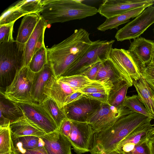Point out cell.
I'll use <instances>...</instances> for the list:
<instances>
[{"instance_id": "cell-39", "label": "cell", "mask_w": 154, "mask_h": 154, "mask_svg": "<svg viewBox=\"0 0 154 154\" xmlns=\"http://www.w3.org/2000/svg\"><path fill=\"white\" fill-rule=\"evenodd\" d=\"M101 62H99L96 63L88 68L80 74L86 76L91 80L95 81Z\"/></svg>"}, {"instance_id": "cell-50", "label": "cell", "mask_w": 154, "mask_h": 154, "mask_svg": "<svg viewBox=\"0 0 154 154\" xmlns=\"http://www.w3.org/2000/svg\"></svg>"}, {"instance_id": "cell-14", "label": "cell", "mask_w": 154, "mask_h": 154, "mask_svg": "<svg viewBox=\"0 0 154 154\" xmlns=\"http://www.w3.org/2000/svg\"><path fill=\"white\" fill-rule=\"evenodd\" d=\"M149 122L135 129L117 145L116 150L121 154H125L131 151L139 143L149 139L152 136L154 125Z\"/></svg>"}, {"instance_id": "cell-11", "label": "cell", "mask_w": 154, "mask_h": 154, "mask_svg": "<svg viewBox=\"0 0 154 154\" xmlns=\"http://www.w3.org/2000/svg\"><path fill=\"white\" fill-rule=\"evenodd\" d=\"M154 4V0H103L98 9V13L109 18L135 8H147Z\"/></svg>"}, {"instance_id": "cell-15", "label": "cell", "mask_w": 154, "mask_h": 154, "mask_svg": "<svg viewBox=\"0 0 154 154\" xmlns=\"http://www.w3.org/2000/svg\"><path fill=\"white\" fill-rule=\"evenodd\" d=\"M48 154H72L71 144L59 130L40 137Z\"/></svg>"}, {"instance_id": "cell-29", "label": "cell", "mask_w": 154, "mask_h": 154, "mask_svg": "<svg viewBox=\"0 0 154 154\" xmlns=\"http://www.w3.org/2000/svg\"><path fill=\"white\" fill-rule=\"evenodd\" d=\"M46 48L44 44L32 56L28 67L32 72L40 71L48 63Z\"/></svg>"}, {"instance_id": "cell-31", "label": "cell", "mask_w": 154, "mask_h": 154, "mask_svg": "<svg viewBox=\"0 0 154 154\" xmlns=\"http://www.w3.org/2000/svg\"><path fill=\"white\" fill-rule=\"evenodd\" d=\"M124 106L132 112L140 113L154 119V116L148 112L140 100L137 95L126 96Z\"/></svg>"}, {"instance_id": "cell-48", "label": "cell", "mask_w": 154, "mask_h": 154, "mask_svg": "<svg viewBox=\"0 0 154 154\" xmlns=\"http://www.w3.org/2000/svg\"><path fill=\"white\" fill-rule=\"evenodd\" d=\"M152 135L154 137V131H153L152 134Z\"/></svg>"}, {"instance_id": "cell-44", "label": "cell", "mask_w": 154, "mask_h": 154, "mask_svg": "<svg viewBox=\"0 0 154 154\" xmlns=\"http://www.w3.org/2000/svg\"><path fill=\"white\" fill-rule=\"evenodd\" d=\"M148 143L150 154H154V137L152 135L149 140Z\"/></svg>"}, {"instance_id": "cell-24", "label": "cell", "mask_w": 154, "mask_h": 154, "mask_svg": "<svg viewBox=\"0 0 154 154\" xmlns=\"http://www.w3.org/2000/svg\"><path fill=\"white\" fill-rule=\"evenodd\" d=\"M132 80L140 100L148 112L154 116V91L142 76L138 80Z\"/></svg>"}, {"instance_id": "cell-28", "label": "cell", "mask_w": 154, "mask_h": 154, "mask_svg": "<svg viewBox=\"0 0 154 154\" xmlns=\"http://www.w3.org/2000/svg\"><path fill=\"white\" fill-rule=\"evenodd\" d=\"M12 140L14 149L18 151L33 149L43 146L41 139L33 136H23Z\"/></svg>"}, {"instance_id": "cell-37", "label": "cell", "mask_w": 154, "mask_h": 154, "mask_svg": "<svg viewBox=\"0 0 154 154\" xmlns=\"http://www.w3.org/2000/svg\"><path fill=\"white\" fill-rule=\"evenodd\" d=\"M142 76L154 91V63L150 62L141 68Z\"/></svg>"}, {"instance_id": "cell-4", "label": "cell", "mask_w": 154, "mask_h": 154, "mask_svg": "<svg viewBox=\"0 0 154 154\" xmlns=\"http://www.w3.org/2000/svg\"><path fill=\"white\" fill-rule=\"evenodd\" d=\"M24 51L15 40L0 44V92H4L23 66Z\"/></svg>"}, {"instance_id": "cell-22", "label": "cell", "mask_w": 154, "mask_h": 154, "mask_svg": "<svg viewBox=\"0 0 154 154\" xmlns=\"http://www.w3.org/2000/svg\"><path fill=\"white\" fill-rule=\"evenodd\" d=\"M12 139L26 136L40 137L46 134L23 116L10 125Z\"/></svg>"}, {"instance_id": "cell-23", "label": "cell", "mask_w": 154, "mask_h": 154, "mask_svg": "<svg viewBox=\"0 0 154 154\" xmlns=\"http://www.w3.org/2000/svg\"><path fill=\"white\" fill-rule=\"evenodd\" d=\"M0 127L10 126L11 123L24 116L22 111L14 102L0 93Z\"/></svg>"}, {"instance_id": "cell-27", "label": "cell", "mask_w": 154, "mask_h": 154, "mask_svg": "<svg viewBox=\"0 0 154 154\" xmlns=\"http://www.w3.org/2000/svg\"><path fill=\"white\" fill-rule=\"evenodd\" d=\"M42 104L54 120L58 130H59L63 122L67 118L63 108H60L55 101L49 97Z\"/></svg>"}, {"instance_id": "cell-21", "label": "cell", "mask_w": 154, "mask_h": 154, "mask_svg": "<svg viewBox=\"0 0 154 154\" xmlns=\"http://www.w3.org/2000/svg\"><path fill=\"white\" fill-rule=\"evenodd\" d=\"M41 18L40 14L33 13L23 16L18 30L15 41L18 46L24 49L25 45Z\"/></svg>"}, {"instance_id": "cell-41", "label": "cell", "mask_w": 154, "mask_h": 154, "mask_svg": "<svg viewBox=\"0 0 154 154\" xmlns=\"http://www.w3.org/2000/svg\"><path fill=\"white\" fill-rule=\"evenodd\" d=\"M71 128V121L66 118L63 122L59 130L68 139L70 135Z\"/></svg>"}, {"instance_id": "cell-49", "label": "cell", "mask_w": 154, "mask_h": 154, "mask_svg": "<svg viewBox=\"0 0 154 154\" xmlns=\"http://www.w3.org/2000/svg\"><path fill=\"white\" fill-rule=\"evenodd\" d=\"M153 32H154V28L153 29Z\"/></svg>"}, {"instance_id": "cell-35", "label": "cell", "mask_w": 154, "mask_h": 154, "mask_svg": "<svg viewBox=\"0 0 154 154\" xmlns=\"http://www.w3.org/2000/svg\"><path fill=\"white\" fill-rule=\"evenodd\" d=\"M111 89L102 83L96 81L90 85L78 91L84 94L101 93L109 95Z\"/></svg>"}, {"instance_id": "cell-1", "label": "cell", "mask_w": 154, "mask_h": 154, "mask_svg": "<svg viewBox=\"0 0 154 154\" xmlns=\"http://www.w3.org/2000/svg\"><path fill=\"white\" fill-rule=\"evenodd\" d=\"M93 42L88 32L81 28L75 30L72 34L60 43L47 48L48 63L54 76L58 79L75 63Z\"/></svg>"}, {"instance_id": "cell-40", "label": "cell", "mask_w": 154, "mask_h": 154, "mask_svg": "<svg viewBox=\"0 0 154 154\" xmlns=\"http://www.w3.org/2000/svg\"><path fill=\"white\" fill-rule=\"evenodd\" d=\"M13 154H48L43 146L29 150L18 151L14 150Z\"/></svg>"}, {"instance_id": "cell-43", "label": "cell", "mask_w": 154, "mask_h": 154, "mask_svg": "<svg viewBox=\"0 0 154 154\" xmlns=\"http://www.w3.org/2000/svg\"><path fill=\"white\" fill-rule=\"evenodd\" d=\"M85 95L81 92L78 91H76L67 97L65 100L64 106L78 100Z\"/></svg>"}, {"instance_id": "cell-30", "label": "cell", "mask_w": 154, "mask_h": 154, "mask_svg": "<svg viewBox=\"0 0 154 154\" xmlns=\"http://www.w3.org/2000/svg\"><path fill=\"white\" fill-rule=\"evenodd\" d=\"M58 79L66 83L76 91L88 86L96 81L91 80L82 74L61 77Z\"/></svg>"}, {"instance_id": "cell-12", "label": "cell", "mask_w": 154, "mask_h": 154, "mask_svg": "<svg viewBox=\"0 0 154 154\" xmlns=\"http://www.w3.org/2000/svg\"><path fill=\"white\" fill-rule=\"evenodd\" d=\"M71 122V131L68 139L74 151L77 154L90 152L94 133L93 129L86 122Z\"/></svg>"}, {"instance_id": "cell-20", "label": "cell", "mask_w": 154, "mask_h": 154, "mask_svg": "<svg viewBox=\"0 0 154 154\" xmlns=\"http://www.w3.org/2000/svg\"><path fill=\"white\" fill-rule=\"evenodd\" d=\"M53 75L54 72L48 63L40 71L35 73L31 89V95L34 102L41 103L48 97L44 94V88Z\"/></svg>"}, {"instance_id": "cell-7", "label": "cell", "mask_w": 154, "mask_h": 154, "mask_svg": "<svg viewBox=\"0 0 154 154\" xmlns=\"http://www.w3.org/2000/svg\"><path fill=\"white\" fill-rule=\"evenodd\" d=\"M131 112L125 107L118 108L108 103H101L88 117L86 122L91 126L94 133L112 126L121 117Z\"/></svg>"}, {"instance_id": "cell-46", "label": "cell", "mask_w": 154, "mask_h": 154, "mask_svg": "<svg viewBox=\"0 0 154 154\" xmlns=\"http://www.w3.org/2000/svg\"><path fill=\"white\" fill-rule=\"evenodd\" d=\"M151 62L154 63V49L152 53Z\"/></svg>"}, {"instance_id": "cell-3", "label": "cell", "mask_w": 154, "mask_h": 154, "mask_svg": "<svg viewBox=\"0 0 154 154\" xmlns=\"http://www.w3.org/2000/svg\"><path fill=\"white\" fill-rule=\"evenodd\" d=\"M40 14L47 24L81 20L96 14V7L74 0H42Z\"/></svg>"}, {"instance_id": "cell-16", "label": "cell", "mask_w": 154, "mask_h": 154, "mask_svg": "<svg viewBox=\"0 0 154 154\" xmlns=\"http://www.w3.org/2000/svg\"><path fill=\"white\" fill-rule=\"evenodd\" d=\"M154 49L153 41L139 37L134 39L128 50L142 68L151 62Z\"/></svg>"}, {"instance_id": "cell-32", "label": "cell", "mask_w": 154, "mask_h": 154, "mask_svg": "<svg viewBox=\"0 0 154 154\" xmlns=\"http://www.w3.org/2000/svg\"><path fill=\"white\" fill-rule=\"evenodd\" d=\"M14 149L10 126L0 127V153H12Z\"/></svg>"}, {"instance_id": "cell-18", "label": "cell", "mask_w": 154, "mask_h": 154, "mask_svg": "<svg viewBox=\"0 0 154 154\" xmlns=\"http://www.w3.org/2000/svg\"><path fill=\"white\" fill-rule=\"evenodd\" d=\"M48 25L41 17L26 43L23 54V66L28 67L35 53L44 44V33Z\"/></svg>"}, {"instance_id": "cell-13", "label": "cell", "mask_w": 154, "mask_h": 154, "mask_svg": "<svg viewBox=\"0 0 154 154\" xmlns=\"http://www.w3.org/2000/svg\"><path fill=\"white\" fill-rule=\"evenodd\" d=\"M101 103L85 95L78 100L64 106V112L69 119L86 122L89 116L96 110Z\"/></svg>"}, {"instance_id": "cell-17", "label": "cell", "mask_w": 154, "mask_h": 154, "mask_svg": "<svg viewBox=\"0 0 154 154\" xmlns=\"http://www.w3.org/2000/svg\"><path fill=\"white\" fill-rule=\"evenodd\" d=\"M76 91L53 75L45 86L44 94L54 100L59 107L62 109L67 97Z\"/></svg>"}, {"instance_id": "cell-5", "label": "cell", "mask_w": 154, "mask_h": 154, "mask_svg": "<svg viewBox=\"0 0 154 154\" xmlns=\"http://www.w3.org/2000/svg\"><path fill=\"white\" fill-rule=\"evenodd\" d=\"M115 42L113 40L110 41L98 40L93 41L92 44L79 60L69 68L61 77L81 74L96 63L103 62L109 58L110 54Z\"/></svg>"}, {"instance_id": "cell-36", "label": "cell", "mask_w": 154, "mask_h": 154, "mask_svg": "<svg viewBox=\"0 0 154 154\" xmlns=\"http://www.w3.org/2000/svg\"><path fill=\"white\" fill-rule=\"evenodd\" d=\"M14 23V22L0 25V44L15 41L13 36Z\"/></svg>"}, {"instance_id": "cell-33", "label": "cell", "mask_w": 154, "mask_h": 154, "mask_svg": "<svg viewBox=\"0 0 154 154\" xmlns=\"http://www.w3.org/2000/svg\"><path fill=\"white\" fill-rule=\"evenodd\" d=\"M26 15L15 5L11 6L1 14L0 17V25L15 23L19 18Z\"/></svg>"}, {"instance_id": "cell-8", "label": "cell", "mask_w": 154, "mask_h": 154, "mask_svg": "<svg viewBox=\"0 0 154 154\" xmlns=\"http://www.w3.org/2000/svg\"><path fill=\"white\" fill-rule=\"evenodd\" d=\"M14 103L28 120L46 134L58 129L54 120L44 108L42 103L35 102Z\"/></svg>"}, {"instance_id": "cell-26", "label": "cell", "mask_w": 154, "mask_h": 154, "mask_svg": "<svg viewBox=\"0 0 154 154\" xmlns=\"http://www.w3.org/2000/svg\"><path fill=\"white\" fill-rule=\"evenodd\" d=\"M129 87L128 84L125 81L115 85L109 92L108 103L118 108L125 107L124 104L127 91Z\"/></svg>"}, {"instance_id": "cell-34", "label": "cell", "mask_w": 154, "mask_h": 154, "mask_svg": "<svg viewBox=\"0 0 154 154\" xmlns=\"http://www.w3.org/2000/svg\"><path fill=\"white\" fill-rule=\"evenodd\" d=\"M15 5L26 15L33 13L40 14L42 10V0L20 1Z\"/></svg>"}, {"instance_id": "cell-42", "label": "cell", "mask_w": 154, "mask_h": 154, "mask_svg": "<svg viewBox=\"0 0 154 154\" xmlns=\"http://www.w3.org/2000/svg\"><path fill=\"white\" fill-rule=\"evenodd\" d=\"M89 97L98 101L101 103H108L109 95L107 94L97 93L84 94Z\"/></svg>"}, {"instance_id": "cell-2", "label": "cell", "mask_w": 154, "mask_h": 154, "mask_svg": "<svg viewBox=\"0 0 154 154\" xmlns=\"http://www.w3.org/2000/svg\"><path fill=\"white\" fill-rule=\"evenodd\" d=\"M152 119L133 112L122 116L112 126L94 133L91 154H105L115 150L119 143L126 136Z\"/></svg>"}, {"instance_id": "cell-9", "label": "cell", "mask_w": 154, "mask_h": 154, "mask_svg": "<svg viewBox=\"0 0 154 154\" xmlns=\"http://www.w3.org/2000/svg\"><path fill=\"white\" fill-rule=\"evenodd\" d=\"M109 58L126 79L130 87L133 85L132 79L137 80L141 78V66L128 50L112 48Z\"/></svg>"}, {"instance_id": "cell-45", "label": "cell", "mask_w": 154, "mask_h": 154, "mask_svg": "<svg viewBox=\"0 0 154 154\" xmlns=\"http://www.w3.org/2000/svg\"><path fill=\"white\" fill-rule=\"evenodd\" d=\"M121 154L120 153H119L118 152H117L116 150H115L109 152L105 153V154Z\"/></svg>"}, {"instance_id": "cell-6", "label": "cell", "mask_w": 154, "mask_h": 154, "mask_svg": "<svg viewBox=\"0 0 154 154\" xmlns=\"http://www.w3.org/2000/svg\"><path fill=\"white\" fill-rule=\"evenodd\" d=\"M35 73L28 67H23L4 92L0 93L14 102H34L31 95V89Z\"/></svg>"}, {"instance_id": "cell-47", "label": "cell", "mask_w": 154, "mask_h": 154, "mask_svg": "<svg viewBox=\"0 0 154 154\" xmlns=\"http://www.w3.org/2000/svg\"><path fill=\"white\" fill-rule=\"evenodd\" d=\"M0 154H13V152H12V153H0Z\"/></svg>"}, {"instance_id": "cell-25", "label": "cell", "mask_w": 154, "mask_h": 154, "mask_svg": "<svg viewBox=\"0 0 154 154\" xmlns=\"http://www.w3.org/2000/svg\"><path fill=\"white\" fill-rule=\"evenodd\" d=\"M146 8L147 7H143L135 8L122 14L106 18L105 21L99 26L97 29L101 31L113 29H117L119 26L129 22L131 18L136 17Z\"/></svg>"}, {"instance_id": "cell-19", "label": "cell", "mask_w": 154, "mask_h": 154, "mask_svg": "<svg viewBox=\"0 0 154 154\" xmlns=\"http://www.w3.org/2000/svg\"><path fill=\"white\" fill-rule=\"evenodd\" d=\"M95 81L102 83L111 89L123 81L128 83L109 58L101 62Z\"/></svg>"}, {"instance_id": "cell-38", "label": "cell", "mask_w": 154, "mask_h": 154, "mask_svg": "<svg viewBox=\"0 0 154 154\" xmlns=\"http://www.w3.org/2000/svg\"><path fill=\"white\" fill-rule=\"evenodd\" d=\"M149 139L139 143L131 151L125 154H150L148 143Z\"/></svg>"}, {"instance_id": "cell-10", "label": "cell", "mask_w": 154, "mask_h": 154, "mask_svg": "<svg viewBox=\"0 0 154 154\" xmlns=\"http://www.w3.org/2000/svg\"><path fill=\"white\" fill-rule=\"evenodd\" d=\"M154 23V6L146 8L141 13L119 30L115 38L118 41L134 39L138 37Z\"/></svg>"}]
</instances>
